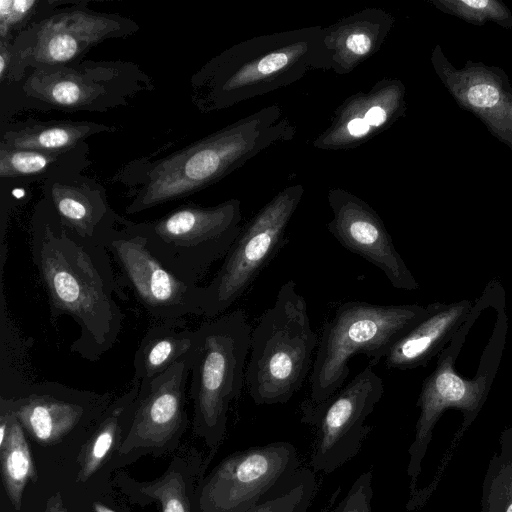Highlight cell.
Returning <instances> with one entry per match:
<instances>
[{
    "mask_svg": "<svg viewBox=\"0 0 512 512\" xmlns=\"http://www.w3.org/2000/svg\"><path fill=\"white\" fill-rule=\"evenodd\" d=\"M30 246L51 323L72 318L79 337L71 352L98 361L117 342L125 316L114 298L117 283L109 252L64 227L43 198L32 214Z\"/></svg>",
    "mask_w": 512,
    "mask_h": 512,
    "instance_id": "1",
    "label": "cell"
},
{
    "mask_svg": "<svg viewBox=\"0 0 512 512\" xmlns=\"http://www.w3.org/2000/svg\"><path fill=\"white\" fill-rule=\"evenodd\" d=\"M295 131L281 108L271 105L174 152L135 159L113 181L127 187L126 213H140L202 191L269 147L291 140Z\"/></svg>",
    "mask_w": 512,
    "mask_h": 512,
    "instance_id": "2",
    "label": "cell"
},
{
    "mask_svg": "<svg viewBox=\"0 0 512 512\" xmlns=\"http://www.w3.org/2000/svg\"><path fill=\"white\" fill-rule=\"evenodd\" d=\"M331 67L322 27L258 36L225 49L195 72L190 99L201 113L217 112Z\"/></svg>",
    "mask_w": 512,
    "mask_h": 512,
    "instance_id": "3",
    "label": "cell"
},
{
    "mask_svg": "<svg viewBox=\"0 0 512 512\" xmlns=\"http://www.w3.org/2000/svg\"><path fill=\"white\" fill-rule=\"evenodd\" d=\"M0 124L20 111L98 112L128 106L155 89L140 66L125 60H81L27 70L24 78L0 86Z\"/></svg>",
    "mask_w": 512,
    "mask_h": 512,
    "instance_id": "4",
    "label": "cell"
},
{
    "mask_svg": "<svg viewBox=\"0 0 512 512\" xmlns=\"http://www.w3.org/2000/svg\"><path fill=\"white\" fill-rule=\"evenodd\" d=\"M317 343L305 298L288 280L252 330L245 384L254 403L288 402L313 366Z\"/></svg>",
    "mask_w": 512,
    "mask_h": 512,
    "instance_id": "5",
    "label": "cell"
},
{
    "mask_svg": "<svg viewBox=\"0 0 512 512\" xmlns=\"http://www.w3.org/2000/svg\"><path fill=\"white\" fill-rule=\"evenodd\" d=\"M427 313L428 305L340 304L323 325L306 401L318 404L337 392L350 373L352 357L361 354L376 365Z\"/></svg>",
    "mask_w": 512,
    "mask_h": 512,
    "instance_id": "6",
    "label": "cell"
},
{
    "mask_svg": "<svg viewBox=\"0 0 512 512\" xmlns=\"http://www.w3.org/2000/svg\"><path fill=\"white\" fill-rule=\"evenodd\" d=\"M195 331L190 368L193 427L216 449L226 434L230 406L245 382L252 329L245 313L234 310L201 323Z\"/></svg>",
    "mask_w": 512,
    "mask_h": 512,
    "instance_id": "7",
    "label": "cell"
},
{
    "mask_svg": "<svg viewBox=\"0 0 512 512\" xmlns=\"http://www.w3.org/2000/svg\"><path fill=\"white\" fill-rule=\"evenodd\" d=\"M90 2L74 0L32 24L13 42L0 40V86L20 82L30 68L79 62L104 41L140 30L130 17L95 11Z\"/></svg>",
    "mask_w": 512,
    "mask_h": 512,
    "instance_id": "8",
    "label": "cell"
},
{
    "mask_svg": "<svg viewBox=\"0 0 512 512\" xmlns=\"http://www.w3.org/2000/svg\"><path fill=\"white\" fill-rule=\"evenodd\" d=\"M241 221V202L229 199L215 206L188 202L155 220L124 218L120 226L145 238L151 252L179 278L199 285L210 267L226 256Z\"/></svg>",
    "mask_w": 512,
    "mask_h": 512,
    "instance_id": "9",
    "label": "cell"
},
{
    "mask_svg": "<svg viewBox=\"0 0 512 512\" xmlns=\"http://www.w3.org/2000/svg\"><path fill=\"white\" fill-rule=\"evenodd\" d=\"M303 193L301 184L284 188L242 226L219 270L203 286V316L224 314L276 256Z\"/></svg>",
    "mask_w": 512,
    "mask_h": 512,
    "instance_id": "10",
    "label": "cell"
},
{
    "mask_svg": "<svg viewBox=\"0 0 512 512\" xmlns=\"http://www.w3.org/2000/svg\"><path fill=\"white\" fill-rule=\"evenodd\" d=\"M295 446L275 441L225 457L203 481L201 512H247L291 487L302 471Z\"/></svg>",
    "mask_w": 512,
    "mask_h": 512,
    "instance_id": "11",
    "label": "cell"
},
{
    "mask_svg": "<svg viewBox=\"0 0 512 512\" xmlns=\"http://www.w3.org/2000/svg\"><path fill=\"white\" fill-rule=\"evenodd\" d=\"M383 392V381L369 364L325 401L302 402L301 422L316 432L310 457L314 472L333 473L359 453L372 429L366 420Z\"/></svg>",
    "mask_w": 512,
    "mask_h": 512,
    "instance_id": "12",
    "label": "cell"
},
{
    "mask_svg": "<svg viewBox=\"0 0 512 512\" xmlns=\"http://www.w3.org/2000/svg\"><path fill=\"white\" fill-rule=\"evenodd\" d=\"M471 316L453 337L450 346L440 353L436 368L422 384L417 402L420 414L408 449L409 500L418 493L416 484L422 460L440 416L449 408L460 410L464 415L463 432L480 412L496 374L498 361L485 365L483 359L477 375L471 380L461 377L454 369L455 359L471 325Z\"/></svg>",
    "mask_w": 512,
    "mask_h": 512,
    "instance_id": "13",
    "label": "cell"
},
{
    "mask_svg": "<svg viewBox=\"0 0 512 512\" xmlns=\"http://www.w3.org/2000/svg\"><path fill=\"white\" fill-rule=\"evenodd\" d=\"M137 301L156 321L203 315V286L185 282L148 248L145 238L121 226L103 240Z\"/></svg>",
    "mask_w": 512,
    "mask_h": 512,
    "instance_id": "14",
    "label": "cell"
},
{
    "mask_svg": "<svg viewBox=\"0 0 512 512\" xmlns=\"http://www.w3.org/2000/svg\"><path fill=\"white\" fill-rule=\"evenodd\" d=\"M38 444L47 446L93 420H97L112 402L108 393L75 389L54 381L28 383L11 397L1 396Z\"/></svg>",
    "mask_w": 512,
    "mask_h": 512,
    "instance_id": "15",
    "label": "cell"
},
{
    "mask_svg": "<svg viewBox=\"0 0 512 512\" xmlns=\"http://www.w3.org/2000/svg\"><path fill=\"white\" fill-rule=\"evenodd\" d=\"M328 203L333 216L327 229L344 248L375 265L393 287L419 289L382 219L371 206L343 189L330 190Z\"/></svg>",
    "mask_w": 512,
    "mask_h": 512,
    "instance_id": "16",
    "label": "cell"
},
{
    "mask_svg": "<svg viewBox=\"0 0 512 512\" xmlns=\"http://www.w3.org/2000/svg\"><path fill=\"white\" fill-rule=\"evenodd\" d=\"M191 358L148 382H139L133 418L119 447L121 455L139 449H164L182 434L187 425L186 384Z\"/></svg>",
    "mask_w": 512,
    "mask_h": 512,
    "instance_id": "17",
    "label": "cell"
},
{
    "mask_svg": "<svg viewBox=\"0 0 512 512\" xmlns=\"http://www.w3.org/2000/svg\"><path fill=\"white\" fill-rule=\"evenodd\" d=\"M431 60L458 104L477 115L512 150V86L504 71L473 62L455 69L438 45Z\"/></svg>",
    "mask_w": 512,
    "mask_h": 512,
    "instance_id": "18",
    "label": "cell"
},
{
    "mask_svg": "<svg viewBox=\"0 0 512 512\" xmlns=\"http://www.w3.org/2000/svg\"><path fill=\"white\" fill-rule=\"evenodd\" d=\"M41 184L43 199L60 223L86 240L102 244L124 219L109 205L105 188L81 171L56 175Z\"/></svg>",
    "mask_w": 512,
    "mask_h": 512,
    "instance_id": "19",
    "label": "cell"
},
{
    "mask_svg": "<svg viewBox=\"0 0 512 512\" xmlns=\"http://www.w3.org/2000/svg\"><path fill=\"white\" fill-rule=\"evenodd\" d=\"M470 300L452 303L434 302L428 313L390 349L384 362L390 369L409 370L440 354L473 311Z\"/></svg>",
    "mask_w": 512,
    "mask_h": 512,
    "instance_id": "20",
    "label": "cell"
},
{
    "mask_svg": "<svg viewBox=\"0 0 512 512\" xmlns=\"http://www.w3.org/2000/svg\"><path fill=\"white\" fill-rule=\"evenodd\" d=\"M393 23L394 18L385 11L367 8L324 28L332 56L331 70L350 73L380 49Z\"/></svg>",
    "mask_w": 512,
    "mask_h": 512,
    "instance_id": "21",
    "label": "cell"
},
{
    "mask_svg": "<svg viewBox=\"0 0 512 512\" xmlns=\"http://www.w3.org/2000/svg\"><path fill=\"white\" fill-rule=\"evenodd\" d=\"M118 127L88 120H22L0 124V147L8 149L63 151L77 147L92 136L114 133Z\"/></svg>",
    "mask_w": 512,
    "mask_h": 512,
    "instance_id": "22",
    "label": "cell"
},
{
    "mask_svg": "<svg viewBox=\"0 0 512 512\" xmlns=\"http://www.w3.org/2000/svg\"><path fill=\"white\" fill-rule=\"evenodd\" d=\"M196 331L184 319L160 321L142 338L133 359L135 379L148 382L174 364L189 358L195 349Z\"/></svg>",
    "mask_w": 512,
    "mask_h": 512,
    "instance_id": "23",
    "label": "cell"
},
{
    "mask_svg": "<svg viewBox=\"0 0 512 512\" xmlns=\"http://www.w3.org/2000/svg\"><path fill=\"white\" fill-rule=\"evenodd\" d=\"M87 142L63 151H38L0 147V179L32 183L64 173L83 172L91 164Z\"/></svg>",
    "mask_w": 512,
    "mask_h": 512,
    "instance_id": "24",
    "label": "cell"
},
{
    "mask_svg": "<svg viewBox=\"0 0 512 512\" xmlns=\"http://www.w3.org/2000/svg\"><path fill=\"white\" fill-rule=\"evenodd\" d=\"M0 462L5 492L18 511L27 483L36 480V470L25 431L16 417L7 439L0 445Z\"/></svg>",
    "mask_w": 512,
    "mask_h": 512,
    "instance_id": "25",
    "label": "cell"
},
{
    "mask_svg": "<svg viewBox=\"0 0 512 512\" xmlns=\"http://www.w3.org/2000/svg\"><path fill=\"white\" fill-rule=\"evenodd\" d=\"M481 512H512V427L500 437V451L491 458L482 486Z\"/></svg>",
    "mask_w": 512,
    "mask_h": 512,
    "instance_id": "26",
    "label": "cell"
},
{
    "mask_svg": "<svg viewBox=\"0 0 512 512\" xmlns=\"http://www.w3.org/2000/svg\"><path fill=\"white\" fill-rule=\"evenodd\" d=\"M74 0H1L0 40L13 42L24 30L50 12Z\"/></svg>",
    "mask_w": 512,
    "mask_h": 512,
    "instance_id": "27",
    "label": "cell"
},
{
    "mask_svg": "<svg viewBox=\"0 0 512 512\" xmlns=\"http://www.w3.org/2000/svg\"><path fill=\"white\" fill-rule=\"evenodd\" d=\"M432 3L439 10L466 22L483 25L492 21L512 30V14L497 0H433Z\"/></svg>",
    "mask_w": 512,
    "mask_h": 512,
    "instance_id": "28",
    "label": "cell"
},
{
    "mask_svg": "<svg viewBox=\"0 0 512 512\" xmlns=\"http://www.w3.org/2000/svg\"><path fill=\"white\" fill-rule=\"evenodd\" d=\"M315 488L314 471L303 467L300 476L291 487L264 500L247 512H307Z\"/></svg>",
    "mask_w": 512,
    "mask_h": 512,
    "instance_id": "29",
    "label": "cell"
},
{
    "mask_svg": "<svg viewBox=\"0 0 512 512\" xmlns=\"http://www.w3.org/2000/svg\"><path fill=\"white\" fill-rule=\"evenodd\" d=\"M138 485L145 496L160 503L162 512H191L184 478L181 473L169 470L154 482Z\"/></svg>",
    "mask_w": 512,
    "mask_h": 512,
    "instance_id": "30",
    "label": "cell"
},
{
    "mask_svg": "<svg viewBox=\"0 0 512 512\" xmlns=\"http://www.w3.org/2000/svg\"><path fill=\"white\" fill-rule=\"evenodd\" d=\"M373 472H362L332 512H373Z\"/></svg>",
    "mask_w": 512,
    "mask_h": 512,
    "instance_id": "31",
    "label": "cell"
},
{
    "mask_svg": "<svg viewBox=\"0 0 512 512\" xmlns=\"http://www.w3.org/2000/svg\"><path fill=\"white\" fill-rule=\"evenodd\" d=\"M42 512H68L59 492L48 499Z\"/></svg>",
    "mask_w": 512,
    "mask_h": 512,
    "instance_id": "32",
    "label": "cell"
},
{
    "mask_svg": "<svg viewBox=\"0 0 512 512\" xmlns=\"http://www.w3.org/2000/svg\"><path fill=\"white\" fill-rule=\"evenodd\" d=\"M94 512H115L113 509L107 507L99 501L93 503Z\"/></svg>",
    "mask_w": 512,
    "mask_h": 512,
    "instance_id": "33",
    "label": "cell"
}]
</instances>
